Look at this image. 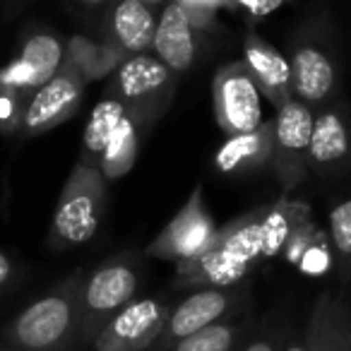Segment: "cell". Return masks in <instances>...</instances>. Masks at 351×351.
Masks as SVG:
<instances>
[{
	"label": "cell",
	"instance_id": "obj_5",
	"mask_svg": "<svg viewBox=\"0 0 351 351\" xmlns=\"http://www.w3.org/2000/svg\"><path fill=\"white\" fill-rule=\"evenodd\" d=\"M108 181L97 166L77 161L70 171L51 219L49 245L53 250H70L97 236L106 212Z\"/></svg>",
	"mask_w": 351,
	"mask_h": 351
},
{
	"label": "cell",
	"instance_id": "obj_31",
	"mask_svg": "<svg viewBox=\"0 0 351 351\" xmlns=\"http://www.w3.org/2000/svg\"><path fill=\"white\" fill-rule=\"evenodd\" d=\"M145 3H149V5H152V3H161V0H145Z\"/></svg>",
	"mask_w": 351,
	"mask_h": 351
},
{
	"label": "cell",
	"instance_id": "obj_11",
	"mask_svg": "<svg viewBox=\"0 0 351 351\" xmlns=\"http://www.w3.org/2000/svg\"><path fill=\"white\" fill-rule=\"evenodd\" d=\"M84 92H87L84 77L73 65L63 60V68L27 104L20 132L27 137H36L58 128L60 123L70 121L80 111V106H82Z\"/></svg>",
	"mask_w": 351,
	"mask_h": 351
},
{
	"label": "cell",
	"instance_id": "obj_3",
	"mask_svg": "<svg viewBox=\"0 0 351 351\" xmlns=\"http://www.w3.org/2000/svg\"><path fill=\"white\" fill-rule=\"evenodd\" d=\"M65 44L51 32L27 36L20 53L0 68V128L20 130L27 104L63 68Z\"/></svg>",
	"mask_w": 351,
	"mask_h": 351
},
{
	"label": "cell",
	"instance_id": "obj_1",
	"mask_svg": "<svg viewBox=\"0 0 351 351\" xmlns=\"http://www.w3.org/2000/svg\"><path fill=\"white\" fill-rule=\"evenodd\" d=\"M265 207V205H263ZM263 207L219 226L215 241L200 255L176 263V289H229L263 260Z\"/></svg>",
	"mask_w": 351,
	"mask_h": 351
},
{
	"label": "cell",
	"instance_id": "obj_14",
	"mask_svg": "<svg viewBox=\"0 0 351 351\" xmlns=\"http://www.w3.org/2000/svg\"><path fill=\"white\" fill-rule=\"evenodd\" d=\"M351 166V111L341 99L315 108L311 137V171L339 176Z\"/></svg>",
	"mask_w": 351,
	"mask_h": 351
},
{
	"label": "cell",
	"instance_id": "obj_7",
	"mask_svg": "<svg viewBox=\"0 0 351 351\" xmlns=\"http://www.w3.org/2000/svg\"><path fill=\"white\" fill-rule=\"evenodd\" d=\"M140 289V265L132 255H116L82 277L77 296L82 341H94L116 313H121Z\"/></svg>",
	"mask_w": 351,
	"mask_h": 351
},
{
	"label": "cell",
	"instance_id": "obj_28",
	"mask_svg": "<svg viewBox=\"0 0 351 351\" xmlns=\"http://www.w3.org/2000/svg\"><path fill=\"white\" fill-rule=\"evenodd\" d=\"M12 277H15V265H12V260L0 250V291L12 282Z\"/></svg>",
	"mask_w": 351,
	"mask_h": 351
},
{
	"label": "cell",
	"instance_id": "obj_20",
	"mask_svg": "<svg viewBox=\"0 0 351 351\" xmlns=\"http://www.w3.org/2000/svg\"><path fill=\"white\" fill-rule=\"evenodd\" d=\"M125 58L128 56L118 46L108 44L106 39L89 41L84 36H73L68 41V46H65V63L73 65L87 84L92 80H101L113 75Z\"/></svg>",
	"mask_w": 351,
	"mask_h": 351
},
{
	"label": "cell",
	"instance_id": "obj_27",
	"mask_svg": "<svg viewBox=\"0 0 351 351\" xmlns=\"http://www.w3.org/2000/svg\"><path fill=\"white\" fill-rule=\"evenodd\" d=\"M287 0H229L231 12H243L250 20H263L269 12H274L277 8H282Z\"/></svg>",
	"mask_w": 351,
	"mask_h": 351
},
{
	"label": "cell",
	"instance_id": "obj_8",
	"mask_svg": "<svg viewBox=\"0 0 351 351\" xmlns=\"http://www.w3.org/2000/svg\"><path fill=\"white\" fill-rule=\"evenodd\" d=\"M269 169L282 193H291L311 173V137L315 111L298 99L277 108Z\"/></svg>",
	"mask_w": 351,
	"mask_h": 351
},
{
	"label": "cell",
	"instance_id": "obj_21",
	"mask_svg": "<svg viewBox=\"0 0 351 351\" xmlns=\"http://www.w3.org/2000/svg\"><path fill=\"white\" fill-rule=\"evenodd\" d=\"M142 137H145L142 128L132 121L130 113H125V118L118 123L116 132L108 140L106 149L101 154V161H99V171L104 173L106 181H116V178L125 176L135 166Z\"/></svg>",
	"mask_w": 351,
	"mask_h": 351
},
{
	"label": "cell",
	"instance_id": "obj_10",
	"mask_svg": "<svg viewBox=\"0 0 351 351\" xmlns=\"http://www.w3.org/2000/svg\"><path fill=\"white\" fill-rule=\"evenodd\" d=\"M219 226L207 212L202 186H195L186 205L156 234V239L145 248V255L169 263H186L200 255L215 241Z\"/></svg>",
	"mask_w": 351,
	"mask_h": 351
},
{
	"label": "cell",
	"instance_id": "obj_26",
	"mask_svg": "<svg viewBox=\"0 0 351 351\" xmlns=\"http://www.w3.org/2000/svg\"><path fill=\"white\" fill-rule=\"evenodd\" d=\"M320 351H351V313L339 298H337L335 315H332L330 330H327Z\"/></svg>",
	"mask_w": 351,
	"mask_h": 351
},
{
	"label": "cell",
	"instance_id": "obj_12",
	"mask_svg": "<svg viewBox=\"0 0 351 351\" xmlns=\"http://www.w3.org/2000/svg\"><path fill=\"white\" fill-rule=\"evenodd\" d=\"M171 306L159 298H135L92 341L94 351H149L169 320Z\"/></svg>",
	"mask_w": 351,
	"mask_h": 351
},
{
	"label": "cell",
	"instance_id": "obj_24",
	"mask_svg": "<svg viewBox=\"0 0 351 351\" xmlns=\"http://www.w3.org/2000/svg\"><path fill=\"white\" fill-rule=\"evenodd\" d=\"M241 327L236 322H215V325L205 327V330L195 332V335L181 339L169 351H231L239 339Z\"/></svg>",
	"mask_w": 351,
	"mask_h": 351
},
{
	"label": "cell",
	"instance_id": "obj_13",
	"mask_svg": "<svg viewBox=\"0 0 351 351\" xmlns=\"http://www.w3.org/2000/svg\"><path fill=\"white\" fill-rule=\"evenodd\" d=\"M239 293L229 289H195L176 308H171L161 335L149 346V351H169L181 339L224 320L226 313L236 306Z\"/></svg>",
	"mask_w": 351,
	"mask_h": 351
},
{
	"label": "cell",
	"instance_id": "obj_16",
	"mask_svg": "<svg viewBox=\"0 0 351 351\" xmlns=\"http://www.w3.org/2000/svg\"><path fill=\"white\" fill-rule=\"evenodd\" d=\"M200 32L188 22V17L183 15V10L171 0L164 8L161 17L156 20V32L154 41H152V53L166 65L173 75L181 77L183 73L191 70V65L197 58V41Z\"/></svg>",
	"mask_w": 351,
	"mask_h": 351
},
{
	"label": "cell",
	"instance_id": "obj_30",
	"mask_svg": "<svg viewBox=\"0 0 351 351\" xmlns=\"http://www.w3.org/2000/svg\"><path fill=\"white\" fill-rule=\"evenodd\" d=\"M77 3H80V5H84V8H92V10H94V8H101V5H106L108 0H77Z\"/></svg>",
	"mask_w": 351,
	"mask_h": 351
},
{
	"label": "cell",
	"instance_id": "obj_23",
	"mask_svg": "<svg viewBox=\"0 0 351 351\" xmlns=\"http://www.w3.org/2000/svg\"><path fill=\"white\" fill-rule=\"evenodd\" d=\"M332 263L341 282H351V197L335 202L327 215Z\"/></svg>",
	"mask_w": 351,
	"mask_h": 351
},
{
	"label": "cell",
	"instance_id": "obj_2",
	"mask_svg": "<svg viewBox=\"0 0 351 351\" xmlns=\"http://www.w3.org/2000/svg\"><path fill=\"white\" fill-rule=\"evenodd\" d=\"M82 274L68 279L36 298L8 325L5 339L15 351H65L77 337L80 311L77 296Z\"/></svg>",
	"mask_w": 351,
	"mask_h": 351
},
{
	"label": "cell",
	"instance_id": "obj_29",
	"mask_svg": "<svg viewBox=\"0 0 351 351\" xmlns=\"http://www.w3.org/2000/svg\"><path fill=\"white\" fill-rule=\"evenodd\" d=\"M243 351H279V346H277V341H274V339H258V341H253L250 346H245Z\"/></svg>",
	"mask_w": 351,
	"mask_h": 351
},
{
	"label": "cell",
	"instance_id": "obj_18",
	"mask_svg": "<svg viewBox=\"0 0 351 351\" xmlns=\"http://www.w3.org/2000/svg\"><path fill=\"white\" fill-rule=\"evenodd\" d=\"M274 121H263V125L243 135L226 137L215 154V166L224 176L255 173L269 166L272 161Z\"/></svg>",
	"mask_w": 351,
	"mask_h": 351
},
{
	"label": "cell",
	"instance_id": "obj_4",
	"mask_svg": "<svg viewBox=\"0 0 351 351\" xmlns=\"http://www.w3.org/2000/svg\"><path fill=\"white\" fill-rule=\"evenodd\" d=\"M289 68H291L293 99L313 111L339 99V58L330 25L313 17L289 39Z\"/></svg>",
	"mask_w": 351,
	"mask_h": 351
},
{
	"label": "cell",
	"instance_id": "obj_19",
	"mask_svg": "<svg viewBox=\"0 0 351 351\" xmlns=\"http://www.w3.org/2000/svg\"><path fill=\"white\" fill-rule=\"evenodd\" d=\"M308 221H313L311 210H308V205H303V202L279 200V202H274V205H265L263 217H260V229H263V260L282 255L289 239H291L303 224H308Z\"/></svg>",
	"mask_w": 351,
	"mask_h": 351
},
{
	"label": "cell",
	"instance_id": "obj_6",
	"mask_svg": "<svg viewBox=\"0 0 351 351\" xmlns=\"http://www.w3.org/2000/svg\"><path fill=\"white\" fill-rule=\"evenodd\" d=\"M176 84L178 75L171 73L154 53H137L128 56L121 68L111 75L106 97L121 101L142 132H149V128L169 108Z\"/></svg>",
	"mask_w": 351,
	"mask_h": 351
},
{
	"label": "cell",
	"instance_id": "obj_17",
	"mask_svg": "<svg viewBox=\"0 0 351 351\" xmlns=\"http://www.w3.org/2000/svg\"><path fill=\"white\" fill-rule=\"evenodd\" d=\"M156 20L149 3L145 0H118L106 20L108 44L118 46L125 56L152 53Z\"/></svg>",
	"mask_w": 351,
	"mask_h": 351
},
{
	"label": "cell",
	"instance_id": "obj_9",
	"mask_svg": "<svg viewBox=\"0 0 351 351\" xmlns=\"http://www.w3.org/2000/svg\"><path fill=\"white\" fill-rule=\"evenodd\" d=\"M212 106L217 125L229 137L263 125V94L243 60H231L215 73Z\"/></svg>",
	"mask_w": 351,
	"mask_h": 351
},
{
	"label": "cell",
	"instance_id": "obj_22",
	"mask_svg": "<svg viewBox=\"0 0 351 351\" xmlns=\"http://www.w3.org/2000/svg\"><path fill=\"white\" fill-rule=\"evenodd\" d=\"M125 108H123L121 101L111 97H104L101 101L94 106L92 116L87 121V128H84V137H82V154H80V161L89 166H97L101 161V154L106 149L108 140L116 132L118 123L125 118Z\"/></svg>",
	"mask_w": 351,
	"mask_h": 351
},
{
	"label": "cell",
	"instance_id": "obj_15",
	"mask_svg": "<svg viewBox=\"0 0 351 351\" xmlns=\"http://www.w3.org/2000/svg\"><path fill=\"white\" fill-rule=\"evenodd\" d=\"M243 63L248 68L250 77L255 80L260 94L272 104L274 108H282L293 99L291 89V68L282 51H277L267 39L258 32H248L243 39Z\"/></svg>",
	"mask_w": 351,
	"mask_h": 351
},
{
	"label": "cell",
	"instance_id": "obj_25",
	"mask_svg": "<svg viewBox=\"0 0 351 351\" xmlns=\"http://www.w3.org/2000/svg\"><path fill=\"white\" fill-rule=\"evenodd\" d=\"M197 32H215L217 15L229 10V0H173Z\"/></svg>",
	"mask_w": 351,
	"mask_h": 351
}]
</instances>
